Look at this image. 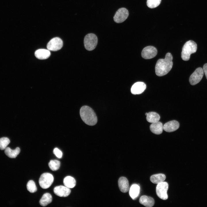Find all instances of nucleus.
Segmentation results:
<instances>
[{
  "instance_id": "29",
  "label": "nucleus",
  "mask_w": 207,
  "mask_h": 207,
  "mask_svg": "<svg viewBox=\"0 0 207 207\" xmlns=\"http://www.w3.org/2000/svg\"><path fill=\"white\" fill-rule=\"evenodd\" d=\"M203 69L207 79V63H206L204 65Z\"/></svg>"
},
{
  "instance_id": "1",
  "label": "nucleus",
  "mask_w": 207,
  "mask_h": 207,
  "mask_svg": "<svg viewBox=\"0 0 207 207\" xmlns=\"http://www.w3.org/2000/svg\"><path fill=\"white\" fill-rule=\"evenodd\" d=\"M172 56L171 53H167L164 59H160L156 62L155 67L156 75L159 76L166 74L170 71L173 65Z\"/></svg>"
},
{
  "instance_id": "30",
  "label": "nucleus",
  "mask_w": 207,
  "mask_h": 207,
  "mask_svg": "<svg viewBox=\"0 0 207 207\" xmlns=\"http://www.w3.org/2000/svg\"><path fill=\"white\" fill-rule=\"evenodd\" d=\"M147 114H148V113H146L145 114V115L146 116H147Z\"/></svg>"
},
{
  "instance_id": "14",
  "label": "nucleus",
  "mask_w": 207,
  "mask_h": 207,
  "mask_svg": "<svg viewBox=\"0 0 207 207\" xmlns=\"http://www.w3.org/2000/svg\"><path fill=\"white\" fill-rule=\"evenodd\" d=\"M118 185L120 191L123 193H126L129 190V184L127 179L124 177H121L118 180Z\"/></svg>"
},
{
  "instance_id": "23",
  "label": "nucleus",
  "mask_w": 207,
  "mask_h": 207,
  "mask_svg": "<svg viewBox=\"0 0 207 207\" xmlns=\"http://www.w3.org/2000/svg\"><path fill=\"white\" fill-rule=\"evenodd\" d=\"M63 183L65 186L69 188H71L75 186L76 181L73 177L70 176H67L64 178Z\"/></svg>"
},
{
  "instance_id": "16",
  "label": "nucleus",
  "mask_w": 207,
  "mask_h": 207,
  "mask_svg": "<svg viewBox=\"0 0 207 207\" xmlns=\"http://www.w3.org/2000/svg\"><path fill=\"white\" fill-rule=\"evenodd\" d=\"M36 57L38 59L44 60L48 58L51 55L49 50L44 49H40L36 50L35 52Z\"/></svg>"
},
{
  "instance_id": "7",
  "label": "nucleus",
  "mask_w": 207,
  "mask_h": 207,
  "mask_svg": "<svg viewBox=\"0 0 207 207\" xmlns=\"http://www.w3.org/2000/svg\"><path fill=\"white\" fill-rule=\"evenodd\" d=\"M204 74V71L202 68L199 67L196 68L189 77L190 84L194 85L198 83L202 79Z\"/></svg>"
},
{
  "instance_id": "20",
  "label": "nucleus",
  "mask_w": 207,
  "mask_h": 207,
  "mask_svg": "<svg viewBox=\"0 0 207 207\" xmlns=\"http://www.w3.org/2000/svg\"><path fill=\"white\" fill-rule=\"evenodd\" d=\"M165 179V175L162 173L153 175L150 177L151 182L153 183L156 184H158L164 181Z\"/></svg>"
},
{
  "instance_id": "22",
  "label": "nucleus",
  "mask_w": 207,
  "mask_h": 207,
  "mask_svg": "<svg viewBox=\"0 0 207 207\" xmlns=\"http://www.w3.org/2000/svg\"><path fill=\"white\" fill-rule=\"evenodd\" d=\"M160 118L159 115L154 112H150L146 116V120L149 122L153 123L159 121Z\"/></svg>"
},
{
  "instance_id": "17",
  "label": "nucleus",
  "mask_w": 207,
  "mask_h": 207,
  "mask_svg": "<svg viewBox=\"0 0 207 207\" xmlns=\"http://www.w3.org/2000/svg\"><path fill=\"white\" fill-rule=\"evenodd\" d=\"M150 129L153 133L159 135L162 133L163 130V125L160 122L152 123L150 126Z\"/></svg>"
},
{
  "instance_id": "13",
  "label": "nucleus",
  "mask_w": 207,
  "mask_h": 207,
  "mask_svg": "<svg viewBox=\"0 0 207 207\" xmlns=\"http://www.w3.org/2000/svg\"><path fill=\"white\" fill-rule=\"evenodd\" d=\"M179 127V122L173 120L165 123L163 126V129L168 132H171L177 130Z\"/></svg>"
},
{
  "instance_id": "3",
  "label": "nucleus",
  "mask_w": 207,
  "mask_h": 207,
  "mask_svg": "<svg viewBox=\"0 0 207 207\" xmlns=\"http://www.w3.org/2000/svg\"><path fill=\"white\" fill-rule=\"evenodd\" d=\"M197 44L192 40H189L184 44L182 49L181 57L184 61H188L190 58V55L195 53L197 51Z\"/></svg>"
},
{
  "instance_id": "9",
  "label": "nucleus",
  "mask_w": 207,
  "mask_h": 207,
  "mask_svg": "<svg viewBox=\"0 0 207 207\" xmlns=\"http://www.w3.org/2000/svg\"><path fill=\"white\" fill-rule=\"evenodd\" d=\"M63 45V42L59 37H55L51 39L47 45L48 50L52 51H56L60 49Z\"/></svg>"
},
{
  "instance_id": "12",
  "label": "nucleus",
  "mask_w": 207,
  "mask_h": 207,
  "mask_svg": "<svg viewBox=\"0 0 207 207\" xmlns=\"http://www.w3.org/2000/svg\"><path fill=\"white\" fill-rule=\"evenodd\" d=\"M146 88V85L143 82H138L135 83L132 86L131 92L134 95L139 94L142 93Z\"/></svg>"
},
{
  "instance_id": "21",
  "label": "nucleus",
  "mask_w": 207,
  "mask_h": 207,
  "mask_svg": "<svg viewBox=\"0 0 207 207\" xmlns=\"http://www.w3.org/2000/svg\"><path fill=\"white\" fill-rule=\"evenodd\" d=\"M52 200L51 195L49 193L44 194L40 200L39 203L42 206H45L51 203Z\"/></svg>"
},
{
  "instance_id": "28",
  "label": "nucleus",
  "mask_w": 207,
  "mask_h": 207,
  "mask_svg": "<svg viewBox=\"0 0 207 207\" xmlns=\"http://www.w3.org/2000/svg\"><path fill=\"white\" fill-rule=\"evenodd\" d=\"M53 153L56 156L59 158H62V152L57 148H55L53 150Z\"/></svg>"
},
{
  "instance_id": "27",
  "label": "nucleus",
  "mask_w": 207,
  "mask_h": 207,
  "mask_svg": "<svg viewBox=\"0 0 207 207\" xmlns=\"http://www.w3.org/2000/svg\"><path fill=\"white\" fill-rule=\"evenodd\" d=\"M10 142L9 139L7 137H3L0 138V149L5 150Z\"/></svg>"
},
{
  "instance_id": "11",
  "label": "nucleus",
  "mask_w": 207,
  "mask_h": 207,
  "mask_svg": "<svg viewBox=\"0 0 207 207\" xmlns=\"http://www.w3.org/2000/svg\"><path fill=\"white\" fill-rule=\"evenodd\" d=\"M54 193L60 197H66L69 195L71 190L69 188L65 186L60 185L54 187L53 189Z\"/></svg>"
},
{
  "instance_id": "6",
  "label": "nucleus",
  "mask_w": 207,
  "mask_h": 207,
  "mask_svg": "<svg viewBox=\"0 0 207 207\" xmlns=\"http://www.w3.org/2000/svg\"><path fill=\"white\" fill-rule=\"evenodd\" d=\"M168 185L166 182L160 183L156 186V191L157 196L160 198L164 200L168 198L167 191L168 189Z\"/></svg>"
},
{
  "instance_id": "25",
  "label": "nucleus",
  "mask_w": 207,
  "mask_h": 207,
  "mask_svg": "<svg viewBox=\"0 0 207 207\" xmlns=\"http://www.w3.org/2000/svg\"><path fill=\"white\" fill-rule=\"evenodd\" d=\"M27 188L28 191L31 193H33L37 191V188L35 182L33 180L29 181L27 184Z\"/></svg>"
},
{
  "instance_id": "10",
  "label": "nucleus",
  "mask_w": 207,
  "mask_h": 207,
  "mask_svg": "<svg viewBox=\"0 0 207 207\" xmlns=\"http://www.w3.org/2000/svg\"><path fill=\"white\" fill-rule=\"evenodd\" d=\"M157 53L156 49L152 46H148L145 47L141 52L142 57L145 59H149L154 57Z\"/></svg>"
},
{
  "instance_id": "24",
  "label": "nucleus",
  "mask_w": 207,
  "mask_h": 207,
  "mask_svg": "<svg viewBox=\"0 0 207 207\" xmlns=\"http://www.w3.org/2000/svg\"><path fill=\"white\" fill-rule=\"evenodd\" d=\"M60 164V162L59 160H51L48 163V165L51 170L55 171L59 168Z\"/></svg>"
},
{
  "instance_id": "15",
  "label": "nucleus",
  "mask_w": 207,
  "mask_h": 207,
  "mask_svg": "<svg viewBox=\"0 0 207 207\" xmlns=\"http://www.w3.org/2000/svg\"><path fill=\"white\" fill-rule=\"evenodd\" d=\"M139 202L141 204L147 207H152L154 204V200L153 198L145 195L140 197Z\"/></svg>"
},
{
  "instance_id": "4",
  "label": "nucleus",
  "mask_w": 207,
  "mask_h": 207,
  "mask_svg": "<svg viewBox=\"0 0 207 207\" xmlns=\"http://www.w3.org/2000/svg\"><path fill=\"white\" fill-rule=\"evenodd\" d=\"M97 41V38L95 34L89 33L85 36L84 39L85 47L87 50L92 51L96 47Z\"/></svg>"
},
{
  "instance_id": "2",
  "label": "nucleus",
  "mask_w": 207,
  "mask_h": 207,
  "mask_svg": "<svg viewBox=\"0 0 207 207\" xmlns=\"http://www.w3.org/2000/svg\"><path fill=\"white\" fill-rule=\"evenodd\" d=\"M80 115L83 121L86 124L90 126L95 125L97 119L94 110L90 107L84 106L80 110Z\"/></svg>"
},
{
  "instance_id": "5",
  "label": "nucleus",
  "mask_w": 207,
  "mask_h": 207,
  "mask_svg": "<svg viewBox=\"0 0 207 207\" xmlns=\"http://www.w3.org/2000/svg\"><path fill=\"white\" fill-rule=\"evenodd\" d=\"M54 180L53 175L49 173L42 174L39 179V183L41 187L44 189L49 188L52 184Z\"/></svg>"
},
{
  "instance_id": "26",
  "label": "nucleus",
  "mask_w": 207,
  "mask_h": 207,
  "mask_svg": "<svg viewBox=\"0 0 207 207\" xmlns=\"http://www.w3.org/2000/svg\"><path fill=\"white\" fill-rule=\"evenodd\" d=\"M161 0H147V5L149 8H154L159 5Z\"/></svg>"
},
{
  "instance_id": "19",
  "label": "nucleus",
  "mask_w": 207,
  "mask_h": 207,
  "mask_svg": "<svg viewBox=\"0 0 207 207\" xmlns=\"http://www.w3.org/2000/svg\"><path fill=\"white\" fill-rule=\"evenodd\" d=\"M20 149L19 147L12 150L9 147H6L5 149V153L9 157L15 158L19 154L20 152Z\"/></svg>"
},
{
  "instance_id": "8",
  "label": "nucleus",
  "mask_w": 207,
  "mask_h": 207,
  "mask_svg": "<svg viewBox=\"0 0 207 207\" xmlns=\"http://www.w3.org/2000/svg\"><path fill=\"white\" fill-rule=\"evenodd\" d=\"M129 12L125 8H119L116 12L113 17L114 20L117 23H121L124 22L128 17Z\"/></svg>"
},
{
  "instance_id": "18",
  "label": "nucleus",
  "mask_w": 207,
  "mask_h": 207,
  "mask_svg": "<svg viewBox=\"0 0 207 207\" xmlns=\"http://www.w3.org/2000/svg\"><path fill=\"white\" fill-rule=\"evenodd\" d=\"M140 187L138 184H134L131 186L129 190V195L133 200H135L138 196L140 192Z\"/></svg>"
}]
</instances>
